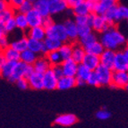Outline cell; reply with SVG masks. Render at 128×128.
<instances>
[{
  "label": "cell",
  "instance_id": "obj_1",
  "mask_svg": "<svg viewBox=\"0 0 128 128\" xmlns=\"http://www.w3.org/2000/svg\"><path fill=\"white\" fill-rule=\"evenodd\" d=\"M100 41L106 49L116 50L127 44V40L116 26H111L107 32L101 33Z\"/></svg>",
  "mask_w": 128,
  "mask_h": 128
},
{
  "label": "cell",
  "instance_id": "obj_2",
  "mask_svg": "<svg viewBox=\"0 0 128 128\" xmlns=\"http://www.w3.org/2000/svg\"><path fill=\"white\" fill-rule=\"evenodd\" d=\"M34 67L32 64H27L25 63L18 61L14 67L13 74L11 75L7 81L10 82H16L21 78H29L32 74L34 73Z\"/></svg>",
  "mask_w": 128,
  "mask_h": 128
},
{
  "label": "cell",
  "instance_id": "obj_3",
  "mask_svg": "<svg viewBox=\"0 0 128 128\" xmlns=\"http://www.w3.org/2000/svg\"><path fill=\"white\" fill-rule=\"evenodd\" d=\"M47 37L59 40L63 43L69 41L64 24H54L51 27L47 29Z\"/></svg>",
  "mask_w": 128,
  "mask_h": 128
},
{
  "label": "cell",
  "instance_id": "obj_4",
  "mask_svg": "<svg viewBox=\"0 0 128 128\" xmlns=\"http://www.w3.org/2000/svg\"><path fill=\"white\" fill-rule=\"evenodd\" d=\"M98 75L100 86H110L112 83L113 77V69H110L107 66L100 64L95 71H93Z\"/></svg>",
  "mask_w": 128,
  "mask_h": 128
},
{
  "label": "cell",
  "instance_id": "obj_5",
  "mask_svg": "<svg viewBox=\"0 0 128 128\" xmlns=\"http://www.w3.org/2000/svg\"><path fill=\"white\" fill-rule=\"evenodd\" d=\"M113 71L118 72H127L128 73V58L124 53L123 49L118 50L116 53L115 63H114Z\"/></svg>",
  "mask_w": 128,
  "mask_h": 128
},
{
  "label": "cell",
  "instance_id": "obj_6",
  "mask_svg": "<svg viewBox=\"0 0 128 128\" xmlns=\"http://www.w3.org/2000/svg\"><path fill=\"white\" fill-rule=\"evenodd\" d=\"M128 84V73L127 72H118L114 71L112 77L111 88H121L126 89Z\"/></svg>",
  "mask_w": 128,
  "mask_h": 128
},
{
  "label": "cell",
  "instance_id": "obj_7",
  "mask_svg": "<svg viewBox=\"0 0 128 128\" xmlns=\"http://www.w3.org/2000/svg\"><path fill=\"white\" fill-rule=\"evenodd\" d=\"M111 27V25L108 24L106 20V18L104 17V15H100V14H94L93 21H92V30L96 32H107L109 28Z\"/></svg>",
  "mask_w": 128,
  "mask_h": 128
},
{
  "label": "cell",
  "instance_id": "obj_8",
  "mask_svg": "<svg viewBox=\"0 0 128 128\" xmlns=\"http://www.w3.org/2000/svg\"><path fill=\"white\" fill-rule=\"evenodd\" d=\"M58 78L54 74L51 68L47 71L45 74H43V82H44V89L48 90H53L58 89Z\"/></svg>",
  "mask_w": 128,
  "mask_h": 128
},
{
  "label": "cell",
  "instance_id": "obj_9",
  "mask_svg": "<svg viewBox=\"0 0 128 128\" xmlns=\"http://www.w3.org/2000/svg\"><path fill=\"white\" fill-rule=\"evenodd\" d=\"M64 25L66 27V33L68 36L70 42H76L79 40L78 35V25L76 24L74 20L68 19L64 22Z\"/></svg>",
  "mask_w": 128,
  "mask_h": 128
},
{
  "label": "cell",
  "instance_id": "obj_10",
  "mask_svg": "<svg viewBox=\"0 0 128 128\" xmlns=\"http://www.w3.org/2000/svg\"><path fill=\"white\" fill-rule=\"evenodd\" d=\"M28 49H30L38 56H46L48 54V50L44 45V41L38 40L34 38H29L28 40Z\"/></svg>",
  "mask_w": 128,
  "mask_h": 128
},
{
  "label": "cell",
  "instance_id": "obj_11",
  "mask_svg": "<svg viewBox=\"0 0 128 128\" xmlns=\"http://www.w3.org/2000/svg\"><path fill=\"white\" fill-rule=\"evenodd\" d=\"M78 118L74 114H63V115H59L56 118L55 123L56 124H58L60 126H71L77 123Z\"/></svg>",
  "mask_w": 128,
  "mask_h": 128
},
{
  "label": "cell",
  "instance_id": "obj_12",
  "mask_svg": "<svg viewBox=\"0 0 128 128\" xmlns=\"http://www.w3.org/2000/svg\"><path fill=\"white\" fill-rule=\"evenodd\" d=\"M61 66H62L64 76H71V77L76 76L77 69H78L79 64H77L72 58L67 60H64L63 63L61 64Z\"/></svg>",
  "mask_w": 128,
  "mask_h": 128
},
{
  "label": "cell",
  "instance_id": "obj_13",
  "mask_svg": "<svg viewBox=\"0 0 128 128\" xmlns=\"http://www.w3.org/2000/svg\"><path fill=\"white\" fill-rule=\"evenodd\" d=\"M26 17H27L28 24H29V27L30 28L42 26L44 17L38 13V11L35 10L34 8L32 9V11H30V12L26 14Z\"/></svg>",
  "mask_w": 128,
  "mask_h": 128
},
{
  "label": "cell",
  "instance_id": "obj_14",
  "mask_svg": "<svg viewBox=\"0 0 128 128\" xmlns=\"http://www.w3.org/2000/svg\"><path fill=\"white\" fill-rule=\"evenodd\" d=\"M82 64H83L86 67H88L90 70H92L93 72L101 64L100 58V56L87 53L85 55V56H84V58H83V61Z\"/></svg>",
  "mask_w": 128,
  "mask_h": 128
},
{
  "label": "cell",
  "instance_id": "obj_15",
  "mask_svg": "<svg viewBox=\"0 0 128 128\" xmlns=\"http://www.w3.org/2000/svg\"><path fill=\"white\" fill-rule=\"evenodd\" d=\"M116 53V51L111 49H105L104 52L100 55V63L103 66H107L108 68L113 69L114 63H115Z\"/></svg>",
  "mask_w": 128,
  "mask_h": 128
},
{
  "label": "cell",
  "instance_id": "obj_16",
  "mask_svg": "<svg viewBox=\"0 0 128 128\" xmlns=\"http://www.w3.org/2000/svg\"><path fill=\"white\" fill-rule=\"evenodd\" d=\"M25 34L28 38L44 41V40L47 38V30L42 26L30 28Z\"/></svg>",
  "mask_w": 128,
  "mask_h": 128
},
{
  "label": "cell",
  "instance_id": "obj_17",
  "mask_svg": "<svg viewBox=\"0 0 128 128\" xmlns=\"http://www.w3.org/2000/svg\"><path fill=\"white\" fill-rule=\"evenodd\" d=\"M118 2H119V0H101V1H98L95 14L100 15H104V14L108 9L119 4Z\"/></svg>",
  "mask_w": 128,
  "mask_h": 128
},
{
  "label": "cell",
  "instance_id": "obj_18",
  "mask_svg": "<svg viewBox=\"0 0 128 128\" xmlns=\"http://www.w3.org/2000/svg\"><path fill=\"white\" fill-rule=\"evenodd\" d=\"M33 67H34L35 72H38V73L43 74L51 68L52 66L50 64L48 58H46V56H40L33 64Z\"/></svg>",
  "mask_w": 128,
  "mask_h": 128
},
{
  "label": "cell",
  "instance_id": "obj_19",
  "mask_svg": "<svg viewBox=\"0 0 128 128\" xmlns=\"http://www.w3.org/2000/svg\"><path fill=\"white\" fill-rule=\"evenodd\" d=\"M86 54H87V52H86L85 48L78 41L73 43V55H72V59L74 61H75L77 64H82Z\"/></svg>",
  "mask_w": 128,
  "mask_h": 128
},
{
  "label": "cell",
  "instance_id": "obj_20",
  "mask_svg": "<svg viewBox=\"0 0 128 128\" xmlns=\"http://www.w3.org/2000/svg\"><path fill=\"white\" fill-rule=\"evenodd\" d=\"M29 84L30 88L33 90H42L44 89V82H43V74L38 72H34L29 78Z\"/></svg>",
  "mask_w": 128,
  "mask_h": 128
},
{
  "label": "cell",
  "instance_id": "obj_21",
  "mask_svg": "<svg viewBox=\"0 0 128 128\" xmlns=\"http://www.w3.org/2000/svg\"><path fill=\"white\" fill-rule=\"evenodd\" d=\"M33 8L37 10L43 17L50 16V3L48 0H37L33 4Z\"/></svg>",
  "mask_w": 128,
  "mask_h": 128
},
{
  "label": "cell",
  "instance_id": "obj_22",
  "mask_svg": "<svg viewBox=\"0 0 128 128\" xmlns=\"http://www.w3.org/2000/svg\"><path fill=\"white\" fill-rule=\"evenodd\" d=\"M76 86V77L62 76L58 79V89L60 90H66Z\"/></svg>",
  "mask_w": 128,
  "mask_h": 128
},
{
  "label": "cell",
  "instance_id": "obj_23",
  "mask_svg": "<svg viewBox=\"0 0 128 128\" xmlns=\"http://www.w3.org/2000/svg\"><path fill=\"white\" fill-rule=\"evenodd\" d=\"M50 14H58L68 9L69 6L66 0H53L50 1Z\"/></svg>",
  "mask_w": 128,
  "mask_h": 128
},
{
  "label": "cell",
  "instance_id": "obj_24",
  "mask_svg": "<svg viewBox=\"0 0 128 128\" xmlns=\"http://www.w3.org/2000/svg\"><path fill=\"white\" fill-rule=\"evenodd\" d=\"M28 40H29V38L25 34L24 36L14 40L11 41L10 46L12 48H14L15 50H17L18 52L22 53V51L28 49Z\"/></svg>",
  "mask_w": 128,
  "mask_h": 128
},
{
  "label": "cell",
  "instance_id": "obj_25",
  "mask_svg": "<svg viewBox=\"0 0 128 128\" xmlns=\"http://www.w3.org/2000/svg\"><path fill=\"white\" fill-rule=\"evenodd\" d=\"M14 20H15V22H16V26H17L18 30L26 33L28 32V30L30 29L26 14H21L19 12H16L14 14Z\"/></svg>",
  "mask_w": 128,
  "mask_h": 128
},
{
  "label": "cell",
  "instance_id": "obj_26",
  "mask_svg": "<svg viewBox=\"0 0 128 128\" xmlns=\"http://www.w3.org/2000/svg\"><path fill=\"white\" fill-rule=\"evenodd\" d=\"M16 64H17V62H15V61H8V60H6V62L0 66L1 76H2L4 79L8 80L11 75L13 74Z\"/></svg>",
  "mask_w": 128,
  "mask_h": 128
},
{
  "label": "cell",
  "instance_id": "obj_27",
  "mask_svg": "<svg viewBox=\"0 0 128 128\" xmlns=\"http://www.w3.org/2000/svg\"><path fill=\"white\" fill-rule=\"evenodd\" d=\"M1 55L4 56L6 59L8 61H15V62L20 61V56H21V53L15 50L11 46L4 49H1Z\"/></svg>",
  "mask_w": 128,
  "mask_h": 128
},
{
  "label": "cell",
  "instance_id": "obj_28",
  "mask_svg": "<svg viewBox=\"0 0 128 128\" xmlns=\"http://www.w3.org/2000/svg\"><path fill=\"white\" fill-rule=\"evenodd\" d=\"M40 56L38 54L34 53L33 51L30 50V49H26L24 51L21 53V56H20V61L25 63L27 64H32L33 66L34 63L36 62V60Z\"/></svg>",
  "mask_w": 128,
  "mask_h": 128
},
{
  "label": "cell",
  "instance_id": "obj_29",
  "mask_svg": "<svg viewBox=\"0 0 128 128\" xmlns=\"http://www.w3.org/2000/svg\"><path fill=\"white\" fill-rule=\"evenodd\" d=\"M44 45H45L48 52L56 51V50H59L61 46L63 45V42L60 41L59 40H56V38L47 37V38L44 40Z\"/></svg>",
  "mask_w": 128,
  "mask_h": 128
},
{
  "label": "cell",
  "instance_id": "obj_30",
  "mask_svg": "<svg viewBox=\"0 0 128 128\" xmlns=\"http://www.w3.org/2000/svg\"><path fill=\"white\" fill-rule=\"evenodd\" d=\"M59 53L62 56L63 61L64 60H67L72 58V55H73V42H64L63 43V45L59 48Z\"/></svg>",
  "mask_w": 128,
  "mask_h": 128
},
{
  "label": "cell",
  "instance_id": "obj_31",
  "mask_svg": "<svg viewBox=\"0 0 128 128\" xmlns=\"http://www.w3.org/2000/svg\"><path fill=\"white\" fill-rule=\"evenodd\" d=\"M98 40V38H97L96 34L92 32V33L89 34L88 36H85V37H83V38H79V40H78V42L85 48V50H87L89 48L92 47L94 43H96Z\"/></svg>",
  "mask_w": 128,
  "mask_h": 128
},
{
  "label": "cell",
  "instance_id": "obj_32",
  "mask_svg": "<svg viewBox=\"0 0 128 128\" xmlns=\"http://www.w3.org/2000/svg\"><path fill=\"white\" fill-rule=\"evenodd\" d=\"M92 71L86 67L83 64H79L78 66V69H77V74H76V78L77 79L83 80L84 82H87V81L89 80L90 76L92 75Z\"/></svg>",
  "mask_w": 128,
  "mask_h": 128
},
{
  "label": "cell",
  "instance_id": "obj_33",
  "mask_svg": "<svg viewBox=\"0 0 128 128\" xmlns=\"http://www.w3.org/2000/svg\"><path fill=\"white\" fill-rule=\"evenodd\" d=\"M46 58H48V60L49 61V63H50V64H51L52 66L61 64L63 63L62 56H61V55H60L58 50L48 52V54L46 55Z\"/></svg>",
  "mask_w": 128,
  "mask_h": 128
},
{
  "label": "cell",
  "instance_id": "obj_34",
  "mask_svg": "<svg viewBox=\"0 0 128 128\" xmlns=\"http://www.w3.org/2000/svg\"><path fill=\"white\" fill-rule=\"evenodd\" d=\"M72 11H73V14H74V16L75 15H89L90 14H92L85 0L78 6H76L74 8L72 9Z\"/></svg>",
  "mask_w": 128,
  "mask_h": 128
},
{
  "label": "cell",
  "instance_id": "obj_35",
  "mask_svg": "<svg viewBox=\"0 0 128 128\" xmlns=\"http://www.w3.org/2000/svg\"><path fill=\"white\" fill-rule=\"evenodd\" d=\"M16 13V10L8 6L6 9L3 11H0V24H4L8 20L14 17V14Z\"/></svg>",
  "mask_w": 128,
  "mask_h": 128
},
{
  "label": "cell",
  "instance_id": "obj_36",
  "mask_svg": "<svg viewBox=\"0 0 128 128\" xmlns=\"http://www.w3.org/2000/svg\"><path fill=\"white\" fill-rule=\"evenodd\" d=\"M116 7L118 6L111 7L104 14V17L111 26H115V24H116Z\"/></svg>",
  "mask_w": 128,
  "mask_h": 128
},
{
  "label": "cell",
  "instance_id": "obj_37",
  "mask_svg": "<svg viewBox=\"0 0 128 128\" xmlns=\"http://www.w3.org/2000/svg\"><path fill=\"white\" fill-rule=\"evenodd\" d=\"M128 19V7L122 6V4H118L116 7V24L122 20Z\"/></svg>",
  "mask_w": 128,
  "mask_h": 128
},
{
  "label": "cell",
  "instance_id": "obj_38",
  "mask_svg": "<svg viewBox=\"0 0 128 128\" xmlns=\"http://www.w3.org/2000/svg\"><path fill=\"white\" fill-rule=\"evenodd\" d=\"M105 49L106 48H105L104 46L102 45V43H101L100 41L98 40L96 43H94L92 47L89 48L86 50V52H87V53H90V54H93V55H97V56H100V55L104 52Z\"/></svg>",
  "mask_w": 128,
  "mask_h": 128
},
{
  "label": "cell",
  "instance_id": "obj_39",
  "mask_svg": "<svg viewBox=\"0 0 128 128\" xmlns=\"http://www.w3.org/2000/svg\"><path fill=\"white\" fill-rule=\"evenodd\" d=\"M0 25H2L4 27V30L6 32V33H11V32H14L15 30H17V26H16V22H15L14 17L12 19L8 20L4 24H0Z\"/></svg>",
  "mask_w": 128,
  "mask_h": 128
},
{
  "label": "cell",
  "instance_id": "obj_40",
  "mask_svg": "<svg viewBox=\"0 0 128 128\" xmlns=\"http://www.w3.org/2000/svg\"><path fill=\"white\" fill-rule=\"evenodd\" d=\"M33 9V3L28 1V0H25L22 4L16 9V12H19L21 14H27L30 11H32Z\"/></svg>",
  "mask_w": 128,
  "mask_h": 128
},
{
  "label": "cell",
  "instance_id": "obj_41",
  "mask_svg": "<svg viewBox=\"0 0 128 128\" xmlns=\"http://www.w3.org/2000/svg\"><path fill=\"white\" fill-rule=\"evenodd\" d=\"M92 32H93V30H92V28L90 27L89 24L78 25V35H79V38L88 36V35L90 34Z\"/></svg>",
  "mask_w": 128,
  "mask_h": 128
},
{
  "label": "cell",
  "instance_id": "obj_42",
  "mask_svg": "<svg viewBox=\"0 0 128 128\" xmlns=\"http://www.w3.org/2000/svg\"><path fill=\"white\" fill-rule=\"evenodd\" d=\"M87 83L89 85H92V86H100V80H98V75L96 74L95 72H92V75L90 76L89 80L87 81Z\"/></svg>",
  "mask_w": 128,
  "mask_h": 128
},
{
  "label": "cell",
  "instance_id": "obj_43",
  "mask_svg": "<svg viewBox=\"0 0 128 128\" xmlns=\"http://www.w3.org/2000/svg\"><path fill=\"white\" fill-rule=\"evenodd\" d=\"M74 21L77 25L88 24V22H89V15H75Z\"/></svg>",
  "mask_w": 128,
  "mask_h": 128
},
{
  "label": "cell",
  "instance_id": "obj_44",
  "mask_svg": "<svg viewBox=\"0 0 128 128\" xmlns=\"http://www.w3.org/2000/svg\"><path fill=\"white\" fill-rule=\"evenodd\" d=\"M15 83L20 90H27L30 88V84H29V81L27 78H21Z\"/></svg>",
  "mask_w": 128,
  "mask_h": 128
},
{
  "label": "cell",
  "instance_id": "obj_45",
  "mask_svg": "<svg viewBox=\"0 0 128 128\" xmlns=\"http://www.w3.org/2000/svg\"><path fill=\"white\" fill-rule=\"evenodd\" d=\"M96 118L100 120H107L110 118V113L106 108L100 109L96 113Z\"/></svg>",
  "mask_w": 128,
  "mask_h": 128
},
{
  "label": "cell",
  "instance_id": "obj_46",
  "mask_svg": "<svg viewBox=\"0 0 128 128\" xmlns=\"http://www.w3.org/2000/svg\"><path fill=\"white\" fill-rule=\"evenodd\" d=\"M0 46H1V49H4L10 46V41L7 35H0Z\"/></svg>",
  "mask_w": 128,
  "mask_h": 128
},
{
  "label": "cell",
  "instance_id": "obj_47",
  "mask_svg": "<svg viewBox=\"0 0 128 128\" xmlns=\"http://www.w3.org/2000/svg\"><path fill=\"white\" fill-rule=\"evenodd\" d=\"M51 69L53 70L54 74H55L58 78H61L62 76H64V72H63V68L61 64H58V66H54L51 67Z\"/></svg>",
  "mask_w": 128,
  "mask_h": 128
},
{
  "label": "cell",
  "instance_id": "obj_48",
  "mask_svg": "<svg viewBox=\"0 0 128 128\" xmlns=\"http://www.w3.org/2000/svg\"><path fill=\"white\" fill-rule=\"evenodd\" d=\"M54 24H55V22H54L53 19L51 18V15H50V16H47V17H44V19H43L42 27H44L46 30H47L49 27H51Z\"/></svg>",
  "mask_w": 128,
  "mask_h": 128
},
{
  "label": "cell",
  "instance_id": "obj_49",
  "mask_svg": "<svg viewBox=\"0 0 128 128\" xmlns=\"http://www.w3.org/2000/svg\"><path fill=\"white\" fill-rule=\"evenodd\" d=\"M87 3V6L90 9V13L95 14V10H96L97 4H98V0H85Z\"/></svg>",
  "mask_w": 128,
  "mask_h": 128
},
{
  "label": "cell",
  "instance_id": "obj_50",
  "mask_svg": "<svg viewBox=\"0 0 128 128\" xmlns=\"http://www.w3.org/2000/svg\"><path fill=\"white\" fill-rule=\"evenodd\" d=\"M24 1H25V0H8V4L12 8L16 10Z\"/></svg>",
  "mask_w": 128,
  "mask_h": 128
},
{
  "label": "cell",
  "instance_id": "obj_51",
  "mask_svg": "<svg viewBox=\"0 0 128 128\" xmlns=\"http://www.w3.org/2000/svg\"><path fill=\"white\" fill-rule=\"evenodd\" d=\"M67 4H68V6L70 9H73L76 6H78L79 4H81L82 2H83L84 0H66Z\"/></svg>",
  "mask_w": 128,
  "mask_h": 128
},
{
  "label": "cell",
  "instance_id": "obj_52",
  "mask_svg": "<svg viewBox=\"0 0 128 128\" xmlns=\"http://www.w3.org/2000/svg\"><path fill=\"white\" fill-rule=\"evenodd\" d=\"M8 6H10L7 1H0V11H3L6 9Z\"/></svg>",
  "mask_w": 128,
  "mask_h": 128
},
{
  "label": "cell",
  "instance_id": "obj_53",
  "mask_svg": "<svg viewBox=\"0 0 128 128\" xmlns=\"http://www.w3.org/2000/svg\"><path fill=\"white\" fill-rule=\"evenodd\" d=\"M85 83H87V82H84L83 80L77 79V78H76V86H83Z\"/></svg>",
  "mask_w": 128,
  "mask_h": 128
},
{
  "label": "cell",
  "instance_id": "obj_54",
  "mask_svg": "<svg viewBox=\"0 0 128 128\" xmlns=\"http://www.w3.org/2000/svg\"><path fill=\"white\" fill-rule=\"evenodd\" d=\"M123 51H124V53L126 54V56H127V58H128V46H126V47L124 48Z\"/></svg>",
  "mask_w": 128,
  "mask_h": 128
},
{
  "label": "cell",
  "instance_id": "obj_55",
  "mask_svg": "<svg viewBox=\"0 0 128 128\" xmlns=\"http://www.w3.org/2000/svg\"><path fill=\"white\" fill-rule=\"evenodd\" d=\"M28 1H30V2H32V3H33V4H34V3L36 2L37 0H28Z\"/></svg>",
  "mask_w": 128,
  "mask_h": 128
},
{
  "label": "cell",
  "instance_id": "obj_56",
  "mask_svg": "<svg viewBox=\"0 0 128 128\" xmlns=\"http://www.w3.org/2000/svg\"><path fill=\"white\" fill-rule=\"evenodd\" d=\"M0 1H7L8 2V0H0Z\"/></svg>",
  "mask_w": 128,
  "mask_h": 128
},
{
  "label": "cell",
  "instance_id": "obj_57",
  "mask_svg": "<svg viewBox=\"0 0 128 128\" xmlns=\"http://www.w3.org/2000/svg\"><path fill=\"white\" fill-rule=\"evenodd\" d=\"M126 90H128V84H127V86H126Z\"/></svg>",
  "mask_w": 128,
  "mask_h": 128
},
{
  "label": "cell",
  "instance_id": "obj_58",
  "mask_svg": "<svg viewBox=\"0 0 128 128\" xmlns=\"http://www.w3.org/2000/svg\"><path fill=\"white\" fill-rule=\"evenodd\" d=\"M126 46H128V38H127V44H126Z\"/></svg>",
  "mask_w": 128,
  "mask_h": 128
},
{
  "label": "cell",
  "instance_id": "obj_59",
  "mask_svg": "<svg viewBox=\"0 0 128 128\" xmlns=\"http://www.w3.org/2000/svg\"><path fill=\"white\" fill-rule=\"evenodd\" d=\"M48 1H49V2H50V1H53V0H48Z\"/></svg>",
  "mask_w": 128,
  "mask_h": 128
},
{
  "label": "cell",
  "instance_id": "obj_60",
  "mask_svg": "<svg viewBox=\"0 0 128 128\" xmlns=\"http://www.w3.org/2000/svg\"><path fill=\"white\" fill-rule=\"evenodd\" d=\"M127 25H128V19H127Z\"/></svg>",
  "mask_w": 128,
  "mask_h": 128
},
{
  "label": "cell",
  "instance_id": "obj_61",
  "mask_svg": "<svg viewBox=\"0 0 128 128\" xmlns=\"http://www.w3.org/2000/svg\"><path fill=\"white\" fill-rule=\"evenodd\" d=\"M98 1H101V0H98Z\"/></svg>",
  "mask_w": 128,
  "mask_h": 128
}]
</instances>
